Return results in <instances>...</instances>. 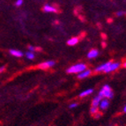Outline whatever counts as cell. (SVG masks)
<instances>
[{"label":"cell","mask_w":126,"mask_h":126,"mask_svg":"<svg viewBox=\"0 0 126 126\" xmlns=\"http://www.w3.org/2000/svg\"><path fill=\"white\" fill-rule=\"evenodd\" d=\"M98 94H99L101 97H102V98H107V99L109 100V99H112V98H113L114 93L109 85H104V86L101 87V90H100Z\"/></svg>","instance_id":"obj_1"},{"label":"cell","mask_w":126,"mask_h":126,"mask_svg":"<svg viewBox=\"0 0 126 126\" xmlns=\"http://www.w3.org/2000/svg\"><path fill=\"white\" fill-rule=\"evenodd\" d=\"M86 69H87L86 63H79L68 68V69L66 70V72H67V73H79V72L85 71Z\"/></svg>","instance_id":"obj_2"},{"label":"cell","mask_w":126,"mask_h":126,"mask_svg":"<svg viewBox=\"0 0 126 126\" xmlns=\"http://www.w3.org/2000/svg\"><path fill=\"white\" fill-rule=\"evenodd\" d=\"M120 65H121L120 63H117V62H115V63H114V62H112V63H110V64H109L103 72H106V73H109V72H115V71H116V70L120 67Z\"/></svg>","instance_id":"obj_3"},{"label":"cell","mask_w":126,"mask_h":126,"mask_svg":"<svg viewBox=\"0 0 126 126\" xmlns=\"http://www.w3.org/2000/svg\"><path fill=\"white\" fill-rule=\"evenodd\" d=\"M55 64H56V62L53 61V60H49V61L41 63L40 64L38 65V68H40V69H42V70H47V69H48V68L53 67Z\"/></svg>","instance_id":"obj_4"},{"label":"cell","mask_w":126,"mask_h":126,"mask_svg":"<svg viewBox=\"0 0 126 126\" xmlns=\"http://www.w3.org/2000/svg\"><path fill=\"white\" fill-rule=\"evenodd\" d=\"M109 105V99L107 98H102L99 104V107H100V109L101 110H106L108 109Z\"/></svg>","instance_id":"obj_5"},{"label":"cell","mask_w":126,"mask_h":126,"mask_svg":"<svg viewBox=\"0 0 126 126\" xmlns=\"http://www.w3.org/2000/svg\"><path fill=\"white\" fill-rule=\"evenodd\" d=\"M91 73H92V71H91V70L86 69L85 71H83V72L78 73V79H86V78H87V77H89V76L91 75Z\"/></svg>","instance_id":"obj_6"},{"label":"cell","mask_w":126,"mask_h":126,"mask_svg":"<svg viewBox=\"0 0 126 126\" xmlns=\"http://www.w3.org/2000/svg\"><path fill=\"white\" fill-rule=\"evenodd\" d=\"M98 56H99V50H98V49H95V48L91 49V50L87 53V58H89V59L95 58V57H97Z\"/></svg>","instance_id":"obj_7"},{"label":"cell","mask_w":126,"mask_h":126,"mask_svg":"<svg viewBox=\"0 0 126 126\" xmlns=\"http://www.w3.org/2000/svg\"><path fill=\"white\" fill-rule=\"evenodd\" d=\"M112 63V61H109V62H107V63H102V64H101V65H99L98 67H96L95 68V70H94V72H103L104 70L106 69V68L109 66L110 63Z\"/></svg>","instance_id":"obj_8"},{"label":"cell","mask_w":126,"mask_h":126,"mask_svg":"<svg viewBox=\"0 0 126 126\" xmlns=\"http://www.w3.org/2000/svg\"><path fill=\"white\" fill-rule=\"evenodd\" d=\"M42 10L44 11L45 13H57V10L52 5H49V4H45Z\"/></svg>","instance_id":"obj_9"},{"label":"cell","mask_w":126,"mask_h":126,"mask_svg":"<svg viewBox=\"0 0 126 126\" xmlns=\"http://www.w3.org/2000/svg\"><path fill=\"white\" fill-rule=\"evenodd\" d=\"M101 99H102V97H101L99 94L97 95V96H95L94 98V100H93V101H92V106H93V107H98V108H99V104H100V102H101Z\"/></svg>","instance_id":"obj_10"},{"label":"cell","mask_w":126,"mask_h":126,"mask_svg":"<svg viewBox=\"0 0 126 126\" xmlns=\"http://www.w3.org/2000/svg\"><path fill=\"white\" fill-rule=\"evenodd\" d=\"M9 52L12 56L15 57H21L23 56V52H21L20 50H18V49H10Z\"/></svg>","instance_id":"obj_11"},{"label":"cell","mask_w":126,"mask_h":126,"mask_svg":"<svg viewBox=\"0 0 126 126\" xmlns=\"http://www.w3.org/2000/svg\"><path fill=\"white\" fill-rule=\"evenodd\" d=\"M93 92H94V90H93L92 88L86 89V90H85V91H83V92L80 93L79 97L80 98H83V97H86V96H87V95H90Z\"/></svg>","instance_id":"obj_12"},{"label":"cell","mask_w":126,"mask_h":126,"mask_svg":"<svg viewBox=\"0 0 126 126\" xmlns=\"http://www.w3.org/2000/svg\"><path fill=\"white\" fill-rule=\"evenodd\" d=\"M78 42H79V38L73 37V38H72V39H69V40L67 41V44L69 45V46H74V45H76Z\"/></svg>","instance_id":"obj_13"},{"label":"cell","mask_w":126,"mask_h":126,"mask_svg":"<svg viewBox=\"0 0 126 126\" xmlns=\"http://www.w3.org/2000/svg\"><path fill=\"white\" fill-rule=\"evenodd\" d=\"M26 57H27V58L30 59V60H32V59H34V52H31V51H27V52H26Z\"/></svg>","instance_id":"obj_14"},{"label":"cell","mask_w":126,"mask_h":126,"mask_svg":"<svg viewBox=\"0 0 126 126\" xmlns=\"http://www.w3.org/2000/svg\"><path fill=\"white\" fill-rule=\"evenodd\" d=\"M98 112H99L98 107H93V106H92V108L90 109V113L92 114V115H94V116L95 114L98 113Z\"/></svg>","instance_id":"obj_15"},{"label":"cell","mask_w":126,"mask_h":126,"mask_svg":"<svg viewBox=\"0 0 126 126\" xmlns=\"http://www.w3.org/2000/svg\"><path fill=\"white\" fill-rule=\"evenodd\" d=\"M22 4H23V0H17L16 3H15V5L19 7V6H20V5H22Z\"/></svg>","instance_id":"obj_16"},{"label":"cell","mask_w":126,"mask_h":126,"mask_svg":"<svg viewBox=\"0 0 126 126\" xmlns=\"http://www.w3.org/2000/svg\"><path fill=\"white\" fill-rule=\"evenodd\" d=\"M76 107H78V103H77V102L71 103V104H70V106H69L70 109H75Z\"/></svg>","instance_id":"obj_17"},{"label":"cell","mask_w":126,"mask_h":126,"mask_svg":"<svg viewBox=\"0 0 126 126\" xmlns=\"http://www.w3.org/2000/svg\"><path fill=\"white\" fill-rule=\"evenodd\" d=\"M27 48H28V50L31 51V52H34V51L36 50V48H34V47L32 46V45H29V46L27 47Z\"/></svg>","instance_id":"obj_18"},{"label":"cell","mask_w":126,"mask_h":126,"mask_svg":"<svg viewBox=\"0 0 126 126\" xmlns=\"http://www.w3.org/2000/svg\"><path fill=\"white\" fill-rule=\"evenodd\" d=\"M126 14V13L125 12H123V11H121V12H117L116 13V15L117 16H123V15H125Z\"/></svg>","instance_id":"obj_19"},{"label":"cell","mask_w":126,"mask_h":126,"mask_svg":"<svg viewBox=\"0 0 126 126\" xmlns=\"http://www.w3.org/2000/svg\"><path fill=\"white\" fill-rule=\"evenodd\" d=\"M4 70H5V66H2V67L0 68V72H4Z\"/></svg>","instance_id":"obj_20"},{"label":"cell","mask_w":126,"mask_h":126,"mask_svg":"<svg viewBox=\"0 0 126 126\" xmlns=\"http://www.w3.org/2000/svg\"><path fill=\"white\" fill-rule=\"evenodd\" d=\"M101 37H102L103 39H106V38H107V36H106L105 34H101Z\"/></svg>","instance_id":"obj_21"},{"label":"cell","mask_w":126,"mask_h":126,"mask_svg":"<svg viewBox=\"0 0 126 126\" xmlns=\"http://www.w3.org/2000/svg\"><path fill=\"white\" fill-rule=\"evenodd\" d=\"M124 113H126V104H125V106L124 107Z\"/></svg>","instance_id":"obj_22"},{"label":"cell","mask_w":126,"mask_h":126,"mask_svg":"<svg viewBox=\"0 0 126 126\" xmlns=\"http://www.w3.org/2000/svg\"><path fill=\"white\" fill-rule=\"evenodd\" d=\"M102 47H103V48H105V47H106V44H105V42H102Z\"/></svg>","instance_id":"obj_23"},{"label":"cell","mask_w":126,"mask_h":126,"mask_svg":"<svg viewBox=\"0 0 126 126\" xmlns=\"http://www.w3.org/2000/svg\"><path fill=\"white\" fill-rule=\"evenodd\" d=\"M124 67H125V68H126V62H125V63H124Z\"/></svg>","instance_id":"obj_24"}]
</instances>
